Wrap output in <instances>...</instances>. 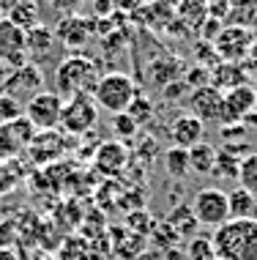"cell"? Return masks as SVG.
Here are the masks:
<instances>
[{"mask_svg":"<svg viewBox=\"0 0 257 260\" xmlns=\"http://www.w3.org/2000/svg\"><path fill=\"white\" fill-rule=\"evenodd\" d=\"M216 260H257V219H230L213 233Z\"/></svg>","mask_w":257,"mask_h":260,"instance_id":"cell-1","label":"cell"},{"mask_svg":"<svg viewBox=\"0 0 257 260\" xmlns=\"http://www.w3.org/2000/svg\"><path fill=\"white\" fill-rule=\"evenodd\" d=\"M99 69L85 55H68L58 63L55 72V93L60 99H74V96H93L96 82H99Z\"/></svg>","mask_w":257,"mask_h":260,"instance_id":"cell-2","label":"cell"},{"mask_svg":"<svg viewBox=\"0 0 257 260\" xmlns=\"http://www.w3.org/2000/svg\"><path fill=\"white\" fill-rule=\"evenodd\" d=\"M140 93L137 90V82L131 80L129 74L123 72H107L99 77L93 90V102L99 104V110H107L118 115V112H126L129 104L134 102V96Z\"/></svg>","mask_w":257,"mask_h":260,"instance_id":"cell-3","label":"cell"},{"mask_svg":"<svg viewBox=\"0 0 257 260\" xmlns=\"http://www.w3.org/2000/svg\"><path fill=\"white\" fill-rule=\"evenodd\" d=\"M192 214L197 219L200 228H222L225 222H230V208H227V192H222L216 186L200 189L192 200Z\"/></svg>","mask_w":257,"mask_h":260,"instance_id":"cell-4","label":"cell"},{"mask_svg":"<svg viewBox=\"0 0 257 260\" xmlns=\"http://www.w3.org/2000/svg\"><path fill=\"white\" fill-rule=\"evenodd\" d=\"M60 112H63V99L55 90H41L25 104L22 115L33 123L36 132H52L60 126Z\"/></svg>","mask_w":257,"mask_h":260,"instance_id":"cell-5","label":"cell"},{"mask_svg":"<svg viewBox=\"0 0 257 260\" xmlns=\"http://www.w3.org/2000/svg\"><path fill=\"white\" fill-rule=\"evenodd\" d=\"M99 121V104L93 102V96H74V99L63 102V112H60V126L68 135L80 137L90 132Z\"/></svg>","mask_w":257,"mask_h":260,"instance_id":"cell-6","label":"cell"},{"mask_svg":"<svg viewBox=\"0 0 257 260\" xmlns=\"http://www.w3.org/2000/svg\"><path fill=\"white\" fill-rule=\"evenodd\" d=\"M36 129L25 115L14 118L11 123H0V165L19 159V153L30 148Z\"/></svg>","mask_w":257,"mask_h":260,"instance_id":"cell-7","label":"cell"},{"mask_svg":"<svg viewBox=\"0 0 257 260\" xmlns=\"http://www.w3.org/2000/svg\"><path fill=\"white\" fill-rule=\"evenodd\" d=\"M0 90L25 107L33 96L44 90V74H41V69L36 66V63H25L22 69H14L11 77H6Z\"/></svg>","mask_w":257,"mask_h":260,"instance_id":"cell-8","label":"cell"},{"mask_svg":"<svg viewBox=\"0 0 257 260\" xmlns=\"http://www.w3.org/2000/svg\"><path fill=\"white\" fill-rule=\"evenodd\" d=\"M252 44H254V36L252 30L244 25H227L222 27V33L213 41V50L222 60L227 63H241V58H249L252 52Z\"/></svg>","mask_w":257,"mask_h":260,"instance_id":"cell-9","label":"cell"},{"mask_svg":"<svg viewBox=\"0 0 257 260\" xmlns=\"http://www.w3.org/2000/svg\"><path fill=\"white\" fill-rule=\"evenodd\" d=\"M257 107V88L252 85H241V88H233L225 93V102H222V118L219 121L225 126H233V123H241L244 118H249Z\"/></svg>","mask_w":257,"mask_h":260,"instance_id":"cell-10","label":"cell"},{"mask_svg":"<svg viewBox=\"0 0 257 260\" xmlns=\"http://www.w3.org/2000/svg\"><path fill=\"white\" fill-rule=\"evenodd\" d=\"M0 63L11 69H22L25 63H30L25 52V30H19L9 19H0Z\"/></svg>","mask_w":257,"mask_h":260,"instance_id":"cell-11","label":"cell"},{"mask_svg":"<svg viewBox=\"0 0 257 260\" xmlns=\"http://www.w3.org/2000/svg\"><path fill=\"white\" fill-rule=\"evenodd\" d=\"M129 165V148L121 143V140H109V143H101L93 153V167L107 178H115V175L123 173V167Z\"/></svg>","mask_w":257,"mask_h":260,"instance_id":"cell-12","label":"cell"},{"mask_svg":"<svg viewBox=\"0 0 257 260\" xmlns=\"http://www.w3.org/2000/svg\"><path fill=\"white\" fill-rule=\"evenodd\" d=\"M170 140H172L175 148L189 151L192 145H197L205 140V123L200 121V118H194L192 112H180V115H175L170 123Z\"/></svg>","mask_w":257,"mask_h":260,"instance_id":"cell-13","label":"cell"},{"mask_svg":"<svg viewBox=\"0 0 257 260\" xmlns=\"http://www.w3.org/2000/svg\"><path fill=\"white\" fill-rule=\"evenodd\" d=\"M222 102H225V93H219L213 85H205V88H197L192 90L189 96V110L194 118L200 121H219L222 118Z\"/></svg>","mask_w":257,"mask_h":260,"instance_id":"cell-14","label":"cell"},{"mask_svg":"<svg viewBox=\"0 0 257 260\" xmlns=\"http://www.w3.org/2000/svg\"><path fill=\"white\" fill-rule=\"evenodd\" d=\"M55 30V39H60L68 50H80V47L88 44L90 39V22L85 17H80V14H71V17H60V22L52 27Z\"/></svg>","mask_w":257,"mask_h":260,"instance_id":"cell-15","label":"cell"},{"mask_svg":"<svg viewBox=\"0 0 257 260\" xmlns=\"http://www.w3.org/2000/svg\"><path fill=\"white\" fill-rule=\"evenodd\" d=\"M249 74L241 63H227L222 60L219 66L211 69V85L219 90V93H227L233 88H241V85H249Z\"/></svg>","mask_w":257,"mask_h":260,"instance_id":"cell-16","label":"cell"},{"mask_svg":"<svg viewBox=\"0 0 257 260\" xmlns=\"http://www.w3.org/2000/svg\"><path fill=\"white\" fill-rule=\"evenodd\" d=\"M60 137L58 132H36V137H33V143H30V148H27V153L33 156V161H55L60 156V151H63V143H60Z\"/></svg>","mask_w":257,"mask_h":260,"instance_id":"cell-17","label":"cell"},{"mask_svg":"<svg viewBox=\"0 0 257 260\" xmlns=\"http://www.w3.org/2000/svg\"><path fill=\"white\" fill-rule=\"evenodd\" d=\"M55 44V30L50 25L39 22L36 27L25 30V52L27 58H39V55H47Z\"/></svg>","mask_w":257,"mask_h":260,"instance_id":"cell-18","label":"cell"},{"mask_svg":"<svg viewBox=\"0 0 257 260\" xmlns=\"http://www.w3.org/2000/svg\"><path fill=\"white\" fill-rule=\"evenodd\" d=\"M148 80L154 82V85H159V88L180 80V60L172 58V55H162L159 60H154L148 66Z\"/></svg>","mask_w":257,"mask_h":260,"instance_id":"cell-19","label":"cell"},{"mask_svg":"<svg viewBox=\"0 0 257 260\" xmlns=\"http://www.w3.org/2000/svg\"><path fill=\"white\" fill-rule=\"evenodd\" d=\"M216 148L211 143H197L189 148V170L197 173V175H211L213 173V165H216Z\"/></svg>","mask_w":257,"mask_h":260,"instance_id":"cell-20","label":"cell"},{"mask_svg":"<svg viewBox=\"0 0 257 260\" xmlns=\"http://www.w3.org/2000/svg\"><path fill=\"white\" fill-rule=\"evenodd\" d=\"M227 208H230V219H254L257 198L238 186L233 192H227Z\"/></svg>","mask_w":257,"mask_h":260,"instance_id":"cell-21","label":"cell"},{"mask_svg":"<svg viewBox=\"0 0 257 260\" xmlns=\"http://www.w3.org/2000/svg\"><path fill=\"white\" fill-rule=\"evenodd\" d=\"M6 19L14 22L19 30H30V27H36L41 22L39 19V6L33 3V0H19V3L6 14Z\"/></svg>","mask_w":257,"mask_h":260,"instance_id":"cell-22","label":"cell"},{"mask_svg":"<svg viewBox=\"0 0 257 260\" xmlns=\"http://www.w3.org/2000/svg\"><path fill=\"white\" fill-rule=\"evenodd\" d=\"M164 170H167L170 178H186L192 170H189V151L186 148H175V145H170L167 151H164Z\"/></svg>","mask_w":257,"mask_h":260,"instance_id":"cell-23","label":"cell"},{"mask_svg":"<svg viewBox=\"0 0 257 260\" xmlns=\"http://www.w3.org/2000/svg\"><path fill=\"white\" fill-rule=\"evenodd\" d=\"M167 224H170L172 230H175L178 236H192V238H194V233H197V228H200L189 206H180V208L172 211L170 219H167Z\"/></svg>","mask_w":257,"mask_h":260,"instance_id":"cell-24","label":"cell"},{"mask_svg":"<svg viewBox=\"0 0 257 260\" xmlns=\"http://www.w3.org/2000/svg\"><path fill=\"white\" fill-rule=\"evenodd\" d=\"M178 17L183 19L186 25L200 27V25H203V19L208 17V3H205V0H180Z\"/></svg>","mask_w":257,"mask_h":260,"instance_id":"cell-25","label":"cell"},{"mask_svg":"<svg viewBox=\"0 0 257 260\" xmlns=\"http://www.w3.org/2000/svg\"><path fill=\"white\" fill-rule=\"evenodd\" d=\"M238 184H241V189H246L249 194L257 198V153H249V156L241 159Z\"/></svg>","mask_w":257,"mask_h":260,"instance_id":"cell-26","label":"cell"},{"mask_svg":"<svg viewBox=\"0 0 257 260\" xmlns=\"http://www.w3.org/2000/svg\"><path fill=\"white\" fill-rule=\"evenodd\" d=\"M186 260H216V252H213V241L205 236H194L186 247Z\"/></svg>","mask_w":257,"mask_h":260,"instance_id":"cell-27","label":"cell"},{"mask_svg":"<svg viewBox=\"0 0 257 260\" xmlns=\"http://www.w3.org/2000/svg\"><path fill=\"white\" fill-rule=\"evenodd\" d=\"M129 115L134 118V123L137 126H142L145 121H151V115H154V104H151V99L148 96H142V93H137L134 96V102L129 104Z\"/></svg>","mask_w":257,"mask_h":260,"instance_id":"cell-28","label":"cell"},{"mask_svg":"<svg viewBox=\"0 0 257 260\" xmlns=\"http://www.w3.org/2000/svg\"><path fill=\"white\" fill-rule=\"evenodd\" d=\"M126 224H129V233H134V236H148V233H154V219H151V214L148 211H134V214H129V219H126Z\"/></svg>","mask_w":257,"mask_h":260,"instance_id":"cell-29","label":"cell"},{"mask_svg":"<svg viewBox=\"0 0 257 260\" xmlns=\"http://www.w3.org/2000/svg\"><path fill=\"white\" fill-rule=\"evenodd\" d=\"M238 167H241V159L238 156L225 153V151L216 153V165H213V173H216V175H227V178L238 181Z\"/></svg>","mask_w":257,"mask_h":260,"instance_id":"cell-30","label":"cell"},{"mask_svg":"<svg viewBox=\"0 0 257 260\" xmlns=\"http://www.w3.org/2000/svg\"><path fill=\"white\" fill-rule=\"evenodd\" d=\"M137 129H140V126L134 123V118H131L129 112H118V115H113V132H115V137L131 140V137L137 135Z\"/></svg>","mask_w":257,"mask_h":260,"instance_id":"cell-31","label":"cell"},{"mask_svg":"<svg viewBox=\"0 0 257 260\" xmlns=\"http://www.w3.org/2000/svg\"><path fill=\"white\" fill-rule=\"evenodd\" d=\"M183 85L189 88V90L211 85V72H208L205 66H192L189 72H186V77H183Z\"/></svg>","mask_w":257,"mask_h":260,"instance_id":"cell-32","label":"cell"},{"mask_svg":"<svg viewBox=\"0 0 257 260\" xmlns=\"http://www.w3.org/2000/svg\"><path fill=\"white\" fill-rule=\"evenodd\" d=\"M25 112V107L19 102H14L11 96H6L3 90H0V123H11L14 118H19Z\"/></svg>","mask_w":257,"mask_h":260,"instance_id":"cell-33","label":"cell"},{"mask_svg":"<svg viewBox=\"0 0 257 260\" xmlns=\"http://www.w3.org/2000/svg\"><path fill=\"white\" fill-rule=\"evenodd\" d=\"M197 60H200V66L208 69V72H211L213 66H219V63H222V58L216 55V50H213V44H208V41L197 44Z\"/></svg>","mask_w":257,"mask_h":260,"instance_id":"cell-34","label":"cell"},{"mask_svg":"<svg viewBox=\"0 0 257 260\" xmlns=\"http://www.w3.org/2000/svg\"><path fill=\"white\" fill-rule=\"evenodd\" d=\"M17 161V159H14ZM14 161H6V165H0V194L9 192L19 184V173H14Z\"/></svg>","mask_w":257,"mask_h":260,"instance_id":"cell-35","label":"cell"},{"mask_svg":"<svg viewBox=\"0 0 257 260\" xmlns=\"http://www.w3.org/2000/svg\"><path fill=\"white\" fill-rule=\"evenodd\" d=\"M222 19H213V17H205L203 25H200V36H203V41H208V44H213L216 41V36L222 33Z\"/></svg>","mask_w":257,"mask_h":260,"instance_id":"cell-36","label":"cell"},{"mask_svg":"<svg viewBox=\"0 0 257 260\" xmlns=\"http://www.w3.org/2000/svg\"><path fill=\"white\" fill-rule=\"evenodd\" d=\"M47 6H50L55 14H60V17H71V14L80 11L82 0H47Z\"/></svg>","mask_w":257,"mask_h":260,"instance_id":"cell-37","label":"cell"},{"mask_svg":"<svg viewBox=\"0 0 257 260\" xmlns=\"http://www.w3.org/2000/svg\"><path fill=\"white\" fill-rule=\"evenodd\" d=\"M17 241V228L11 219H0V247H14Z\"/></svg>","mask_w":257,"mask_h":260,"instance_id":"cell-38","label":"cell"},{"mask_svg":"<svg viewBox=\"0 0 257 260\" xmlns=\"http://www.w3.org/2000/svg\"><path fill=\"white\" fill-rule=\"evenodd\" d=\"M109 14H115V0H93V17L107 19Z\"/></svg>","mask_w":257,"mask_h":260,"instance_id":"cell-39","label":"cell"},{"mask_svg":"<svg viewBox=\"0 0 257 260\" xmlns=\"http://www.w3.org/2000/svg\"><path fill=\"white\" fill-rule=\"evenodd\" d=\"M227 14H230V3H227V0H208V17L222 19V17H227Z\"/></svg>","mask_w":257,"mask_h":260,"instance_id":"cell-40","label":"cell"},{"mask_svg":"<svg viewBox=\"0 0 257 260\" xmlns=\"http://www.w3.org/2000/svg\"><path fill=\"white\" fill-rule=\"evenodd\" d=\"M162 90H164V99L172 102V99H180L178 93H183V90H189V88L183 85V80H175V82H170V85H164Z\"/></svg>","mask_w":257,"mask_h":260,"instance_id":"cell-41","label":"cell"},{"mask_svg":"<svg viewBox=\"0 0 257 260\" xmlns=\"http://www.w3.org/2000/svg\"><path fill=\"white\" fill-rule=\"evenodd\" d=\"M0 260H19V252L14 247H0Z\"/></svg>","mask_w":257,"mask_h":260,"instance_id":"cell-42","label":"cell"},{"mask_svg":"<svg viewBox=\"0 0 257 260\" xmlns=\"http://www.w3.org/2000/svg\"><path fill=\"white\" fill-rule=\"evenodd\" d=\"M230 6H244V3H249V0H227Z\"/></svg>","mask_w":257,"mask_h":260,"instance_id":"cell-43","label":"cell"},{"mask_svg":"<svg viewBox=\"0 0 257 260\" xmlns=\"http://www.w3.org/2000/svg\"><path fill=\"white\" fill-rule=\"evenodd\" d=\"M205 3H208V0H205Z\"/></svg>","mask_w":257,"mask_h":260,"instance_id":"cell-44","label":"cell"}]
</instances>
